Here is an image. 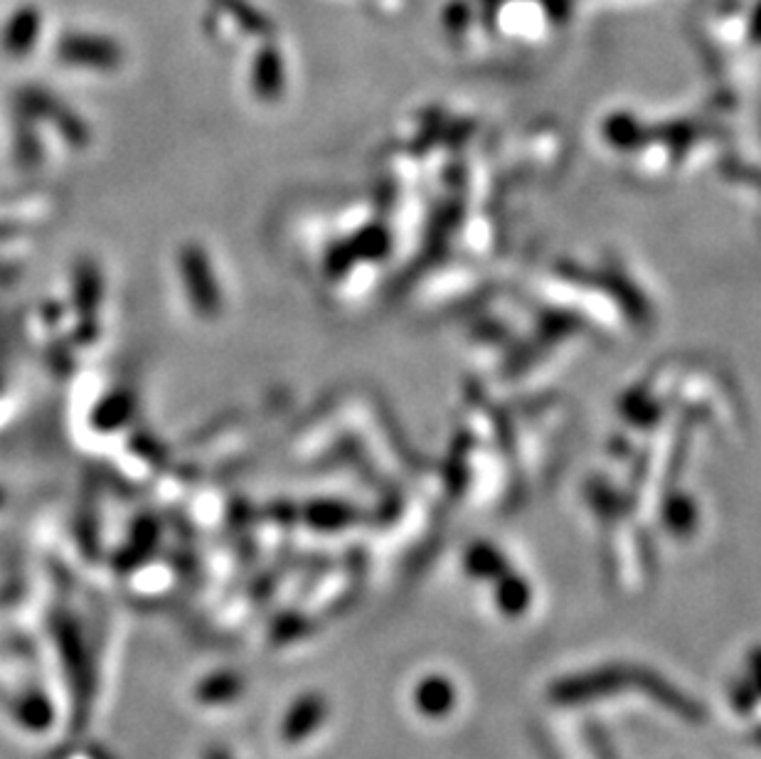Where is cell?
I'll return each mask as SVG.
<instances>
[{
    "mask_svg": "<svg viewBox=\"0 0 761 759\" xmlns=\"http://www.w3.org/2000/svg\"><path fill=\"white\" fill-rule=\"evenodd\" d=\"M57 55L67 65L89 67V70H114L121 62V47L109 38L74 33L62 38Z\"/></svg>",
    "mask_w": 761,
    "mask_h": 759,
    "instance_id": "obj_1",
    "label": "cell"
},
{
    "mask_svg": "<svg viewBox=\"0 0 761 759\" xmlns=\"http://www.w3.org/2000/svg\"><path fill=\"white\" fill-rule=\"evenodd\" d=\"M40 13L37 8L25 6L10 18V23L3 33V45L13 55H25V52L35 45L40 35Z\"/></svg>",
    "mask_w": 761,
    "mask_h": 759,
    "instance_id": "obj_2",
    "label": "cell"
},
{
    "mask_svg": "<svg viewBox=\"0 0 761 759\" xmlns=\"http://www.w3.org/2000/svg\"><path fill=\"white\" fill-rule=\"evenodd\" d=\"M281 87V57L274 47H264L254 60V89L259 94H277Z\"/></svg>",
    "mask_w": 761,
    "mask_h": 759,
    "instance_id": "obj_3",
    "label": "cell"
},
{
    "mask_svg": "<svg viewBox=\"0 0 761 759\" xmlns=\"http://www.w3.org/2000/svg\"><path fill=\"white\" fill-rule=\"evenodd\" d=\"M215 6L219 10H225L227 15L235 18L237 23L247 30V33H254V35L271 33L269 20L264 18V13H259L251 3H247V0H215Z\"/></svg>",
    "mask_w": 761,
    "mask_h": 759,
    "instance_id": "obj_4",
    "label": "cell"
}]
</instances>
